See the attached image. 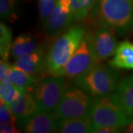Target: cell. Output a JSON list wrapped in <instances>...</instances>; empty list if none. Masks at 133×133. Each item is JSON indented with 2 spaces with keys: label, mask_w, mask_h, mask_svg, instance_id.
<instances>
[{
  "label": "cell",
  "mask_w": 133,
  "mask_h": 133,
  "mask_svg": "<svg viewBox=\"0 0 133 133\" xmlns=\"http://www.w3.org/2000/svg\"><path fill=\"white\" fill-rule=\"evenodd\" d=\"M126 132L133 133V119L132 120V121L130 122V124L127 125V127L126 129Z\"/></svg>",
  "instance_id": "cell-27"
},
{
  "label": "cell",
  "mask_w": 133,
  "mask_h": 133,
  "mask_svg": "<svg viewBox=\"0 0 133 133\" xmlns=\"http://www.w3.org/2000/svg\"><path fill=\"white\" fill-rule=\"evenodd\" d=\"M58 120L56 113L37 110L27 118L20 121L19 125L27 133L53 132L58 130Z\"/></svg>",
  "instance_id": "cell-10"
},
{
  "label": "cell",
  "mask_w": 133,
  "mask_h": 133,
  "mask_svg": "<svg viewBox=\"0 0 133 133\" xmlns=\"http://www.w3.org/2000/svg\"><path fill=\"white\" fill-rule=\"evenodd\" d=\"M21 94V91L9 80L0 81V98L1 100L9 104L16 100Z\"/></svg>",
  "instance_id": "cell-20"
},
{
  "label": "cell",
  "mask_w": 133,
  "mask_h": 133,
  "mask_svg": "<svg viewBox=\"0 0 133 133\" xmlns=\"http://www.w3.org/2000/svg\"><path fill=\"white\" fill-rule=\"evenodd\" d=\"M97 0H70V8L74 20L83 21L93 9Z\"/></svg>",
  "instance_id": "cell-18"
},
{
  "label": "cell",
  "mask_w": 133,
  "mask_h": 133,
  "mask_svg": "<svg viewBox=\"0 0 133 133\" xmlns=\"http://www.w3.org/2000/svg\"><path fill=\"white\" fill-rule=\"evenodd\" d=\"M109 64L115 69H133V43L129 41L120 43Z\"/></svg>",
  "instance_id": "cell-16"
},
{
  "label": "cell",
  "mask_w": 133,
  "mask_h": 133,
  "mask_svg": "<svg viewBox=\"0 0 133 133\" xmlns=\"http://www.w3.org/2000/svg\"><path fill=\"white\" fill-rule=\"evenodd\" d=\"M90 35L91 42L96 58L102 62L115 55L118 48L115 31L106 26H99L93 34Z\"/></svg>",
  "instance_id": "cell-9"
},
{
  "label": "cell",
  "mask_w": 133,
  "mask_h": 133,
  "mask_svg": "<svg viewBox=\"0 0 133 133\" xmlns=\"http://www.w3.org/2000/svg\"><path fill=\"white\" fill-rule=\"evenodd\" d=\"M16 118L9 105L1 100L0 102V122L1 124H11L16 125Z\"/></svg>",
  "instance_id": "cell-23"
},
{
  "label": "cell",
  "mask_w": 133,
  "mask_h": 133,
  "mask_svg": "<svg viewBox=\"0 0 133 133\" xmlns=\"http://www.w3.org/2000/svg\"><path fill=\"white\" fill-rule=\"evenodd\" d=\"M66 87L62 76L50 75L40 78L32 91L38 111L52 112L56 109Z\"/></svg>",
  "instance_id": "cell-6"
},
{
  "label": "cell",
  "mask_w": 133,
  "mask_h": 133,
  "mask_svg": "<svg viewBox=\"0 0 133 133\" xmlns=\"http://www.w3.org/2000/svg\"><path fill=\"white\" fill-rule=\"evenodd\" d=\"M57 2L58 0H39V17L43 26L51 16Z\"/></svg>",
  "instance_id": "cell-22"
},
{
  "label": "cell",
  "mask_w": 133,
  "mask_h": 133,
  "mask_svg": "<svg viewBox=\"0 0 133 133\" xmlns=\"http://www.w3.org/2000/svg\"><path fill=\"white\" fill-rule=\"evenodd\" d=\"M95 127L90 118H59L58 124V132L63 133L93 132Z\"/></svg>",
  "instance_id": "cell-15"
},
{
  "label": "cell",
  "mask_w": 133,
  "mask_h": 133,
  "mask_svg": "<svg viewBox=\"0 0 133 133\" xmlns=\"http://www.w3.org/2000/svg\"><path fill=\"white\" fill-rule=\"evenodd\" d=\"M8 80L14 84L21 91V92H22L26 91H33L34 86L39 79L13 64L10 66Z\"/></svg>",
  "instance_id": "cell-17"
},
{
  "label": "cell",
  "mask_w": 133,
  "mask_h": 133,
  "mask_svg": "<svg viewBox=\"0 0 133 133\" xmlns=\"http://www.w3.org/2000/svg\"><path fill=\"white\" fill-rule=\"evenodd\" d=\"M98 62L91 42L90 35L87 34L76 52L58 72L56 76H62L75 80L76 78L88 71Z\"/></svg>",
  "instance_id": "cell-7"
},
{
  "label": "cell",
  "mask_w": 133,
  "mask_h": 133,
  "mask_svg": "<svg viewBox=\"0 0 133 133\" xmlns=\"http://www.w3.org/2000/svg\"><path fill=\"white\" fill-rule=\"evenodd\" d=\"M92 18L99 26L127 34L133 30V0H97Z\"/></svg>",
  "instance_id": "cell-1"
},
{
  "label": "cell",
  "mask_w": 133,
  "mask_h": 133,
  "mask_svg": "<svg viewBox=\"0 0 133 133\" xmlns=\"http://www.w3.org/2000/svg\"><path fill=\"white\" fill-rule=\"evenodd\" d=\"M12 33L3 22L0 23V55L1 59L8 62L10 50L12 45Z\"/></svg>",
  "instance_id": "cell-19"
},
{
  "label": "cell",
  "mask_w": 133,
  "mask_h": 133,
  "mask_svg": "<svg viewBox=\"0 0 133 133\" xmlns=\"http://www.w3.org/2000/svg\"><path fill=\"white\" fill-rule=\"evenodd\" d=\"M73 16L70 0H58L51 16L44 25V30L49 38H56L71 27Z\"/></svg>",
  "instance_id": "cell-8"
},
{
  "label": "cell",
  "mask_w": 133,
  "mask_h": 133,
  "mask_svg": "<svg viewBox=\"0 0 133 133\" xmlns=\"http://www.w3.org/2000/svg\"><path fill=\"white\" fill-rule=\"evenodd\" d=\"M89 118L95 129L104 127L123 128L132 120L112 94L93 97Z\"/></svg>",
  "instance_id": "cell-3"
},
{
  "label": "cell",
  "mask_w": 133,
  "mask_h": 133,
  "mask_svg": "<svg viewBox=\"0 0 133 133\" xmlns=\"http://www.w3.org/2000/svg\"><path fill=\"white\" fill-rule=\"evenodd\" d=\"M92 98V95L76 84L66 87L55 113L59 118H88Z\"/></svg>",
  "instance_id": "cell-5"
},
{
  "label": "cell",
  "mask_w": 133,
  "mask_h": 133,
  "mask_svg": "<svg viewBox=\"0 0 133 133\" xmlns=\"http://www.w3.org/2000/svg\"><path fill=\"white\" fill-rule=\"evenodd\" d=\"M11 65L9 62L2 60L0 62V81H4L8 80V74L10 70Z\"/></svg>",
  "instance_id": "cell-24"
},
{
  "label": "cell",
  "mask_w": 133,
  "mask_h": 133,
  "mask_svg": "<svg viewBox=\"0 0 133 133\" xmlns=\"http://www.w3.org/2000/svg\"><path fill=\"white\" fill-rule=\"evenodd\" d=\"M46 56L44 52V48L36 52L25 55L15 60L14 65L26 72L30 75L41 78L48 74L46 66Z\"/></svg>",
  "instance_id": "cell-11"
},
{
  "label": "cell",
  "mask_w": 133,
  "mask_h": 133,
  "mask_svg": "<svg viewBox=\"0 0 133 133\" xmlns=\"http://www.w3.org/2000/svg\"><path fill=\"white\" fill-rule=\"evenodd\" d=\"M42 48L40 41L33 35L22 34L17 36L12 43L10 56L13 59H17L25 55L36 52Z\"/></svg>",
  "instance_id": "cell-12"
},
{
  "label": "cell",
  "mask_w": 133,
  "mask_h": 133,
  "mask_svg": "<svg viewBox=\"0 0 133 133\" xmlns=\"http://www.w3.org/2000/svg\"><path fill=\"white\" fill-rule=\"evenodd\" d=\"M18 0H0V16L5 21L14 22L17 19L16 14V4Z\"/></svg>",
  "instance_id": "cell-21"
},
{
  "label": "cell",
  "mask_w": 133,
  "mask_h": 133,
  "mask_svg": "<svg viewBox=\"0 0 133 133\" xmlns=\"http://www.w3.org/2000/svg\"><path fill=\"white\" fill-rule=\"evenodd\" d=\"M85 35L83 27L74 25L56 37L46 56V66L49 75L56 76L76 52Z\"/></svg>",
  "instance_id": "cell-2"
},
{
  "label": "cell",
  "mask_w": 133,
  "mask_h": 133,
  "mask_svg": "<svg viewBox=\"0 0 133 133\" xmlns=\"http://www.w3.org/2000/svg\"><path fill=\"white\" fill-rule=\"evenodd\" d=\"M120 129L117 127H104L94 129L93 132L95 133H115L118 132Z\"/></svg>",
  "instance_id": "cell-26"
},
{
  "label": "cell",
  "mask_w": 133,
  "mask_h": 133,
  "mask_svg": "<svg viewBox=\"0 0 133 133\" xmlns=\"http://www.w3.org/2000/svg\"><path fill=\"white\" fill-rule=\"evenodd\" d=\"M112 95L133 119V78H128L121 81Z\"/></svg>",
  "instance_id": "cell-14"
},
{
  "label": "cell",
  "mask_w": 133,
  "mask_h": 133,
  "mask_svg": "<svg viewBox=\"0 0 133 133\" xmlns=\"http://www.w3.org/2000/svg\"><path fill=\"white\" fill-rule=\"evenodd\" d=\"M1 133H19L21 129L16 128V125L11 124H1L0 125Z\"/></svg>",
  "instance_id": "cell-25"
},
{
  "label": "cell",
  "mask_w": 133,
  "mask_h": 133,
  "mask_svg": "<svg viewBox=\"0 0 133 133\" xmlns=\"http://www.w3.org/2000/svg\"><path fill=\"white\" fill-rule=\"evenodd\" d=\"M119 74L115 68L98 62L85 73L76 78L75 84L92 97L110 95L118 87Z\"/></svg>",
  "instance_id": "cell-4"
},
{
  "label": "cell",
  "mask_w": 133,
  "mask_h": 133,
  "mask_svg": "<svg viewBox=\"0 0 133 133\" xmlns=\"http://www.w3.org/2000/svg\"><path fill=\"white\" fill-rule=\"evenodd\" d=\"M8 105L19 121L27 118L38 110L32 91L21 92L19 98Z\"/></svg>",
  "instance_id": "cell-13"
}]
</instances>
